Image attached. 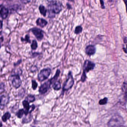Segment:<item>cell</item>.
<instances>
[{"mask_svg": "<svg viewBox=\"0 0 127 127\" xmlns=\"http://www.w3.org/2000/svg\"><path fill=\"white\" fill-rule=\"evenodd\" d=\"M62 10V4L60 1L54 0L53 1L49 3L48 6V17L50 18H53L56 15L59 14Z\"/></svg>", "mask_w": 127, "mask_h": 127, "instance_id": "6da1fadb", "label": "cell"}, {"mask_svg": "<svg viewBox=\"0 0 127 127\" xmlns=\"http://www.w3.org/2000/svg\"><path fill=\"white\" fill-rule=\"evenodd\" d=\"M95 66V63L90 60H86L84 61L83 66V74L80 78V81L82 83H84L86 80L87 73L94 70Z\"/></svg>", "mask_w": 127, "mask_h": 127, "instance_id": "7a4b0ae2", "label": "cell"}, {"mask_svg": "<svg viewBox=\"0 0 127 127\" xmlns=\"http://www.w3.org/2000/svg\"><path fill=\"white\" fill-rule=\"evenodd\" d=\"M74 84V81L72 73L71 71H69L68 72L66 80L63 84L61 95H64L65 92L68 91L69 89H71L73 87Z\"/></svg>", "mask_w": 127, "mask_h": 127, "instance_id": "3957f363", "label": "cell"}, {"mask_svg": "<svg viewBox=\"0 0 127 127\" xmlns=\"http://www.w3.org/2000/svg\"><path fill=\"white\" fill-rule=\"evenodd\" d=\"M124 121L121 116L116 115L113 116L107 123L109 127H120L124 126Z\"/></svg>", "mask_w": 127, "mask_h": 127, "instance_id": "277c9868", "label": "cell"}, {"mask_svg": "<svg viewBox=\"0 0 127 127\" xmlns=\"http://www.w3.org/2000/svg\"><path fill=\"white\" fill-rule=\"evenodd\" d=\"M52 70L50 68H44L41 69L37 75V79L39 82H43L48 79L51 74Z\"/></svg>", "mask_w": 127, "mask_h": 127, "instance_id": "5b68a950", "label": "cell"}, {"mask_svg": "<svg viewBox=\"0 0 127 127\" xmlns=\"http://www.w3.org/2000/svg\"><path fill=\"white\" fill-rule=\"evenodd\" d=\"M52 79L51 78L47 81L44 83L39 87L38 89L39 92L41 94H44L48 91L51 86V85L53 84Z\"/></svg>", "mask_w": 127, "mask_h": 127, "instance_id": "8992f818", "label": "cell"}, {"mask_svg": "<svg viewBox=\"0 0 127 127\" xmlns=\"http://www.w3.org/2000/svg\"><path fill=\"white\" fill-rule=\"evenodd\" d=\"M10 80L13 86L18 88L21 86L22 84V81L18 74L13 75L10 76Z\"/></svg>", "mask_w": 127, "mask_h": 127, "instance_id": "52a82bcc", "label": "cell"}, {"mask_svg": "<svg viewBox=\"0 0 127 127\" xmlns=\"http://www.w3.org/2000/svg\"><path fill=\"white\" fill-rule=\"evenodd\" d=\"M31 31L38 41H41L43 39L44 31L38 28L34 27L31 29Z\"/></svg>", "mask_w": 127, "mask_h": 127, "instance_id": "ba28073f", "label": "cell"}, {"mask_svg": "<svg viewBox=\"0 0 127 127\" xmlns=\"http://www.w3.org/2000/svg\"><path fill=\"white\" fill-rule=\"evenodd\" d=\"M9 97L8 95L3 94L0 96V109L3 110L8 104Z\"/></svg>", "mask_w": 127, "mask_h": 127, "instance_id": "9c48e42d", "label": "cell"}, {"mask_svg": "<svg viewBox=\"0 0 127 127\" xmlns=\"http://www.w3.org/2000/svg\"><path fill=\"white\" fill-rule=\"evenodd\" d=\"M96 51V47L93 45H89L85 48V53L89 56H93Z\"/></svg>", "mask_w": 127, "mask_h": 127, "instance_id": "30bf717a", "label": "cell"}, {"mask_svg": "<svg viewBox=\"0 0 127 127\" xmlns=\"http://www.w3.org/2000/svg\"><path fill=\"white\" fill-rule=\"evenodd\" d=\"M36 25L43 28L45 27L48 24V22L45 19L42 18H39L37 19L36 21Z\"/></svg>", "mask_w": 127, "mask_h": 127, "instance_id": "8fae6325", "label": "cell"}, {"mask_svg": "<svg viewBox=\"0 0 127 127\" xmlns=\"http://www.w3.org/2000/svg\"><path fill=\"white\" fill-rule=\"evenodd\" d=\"M22 105L24 106L25 112V115H27L29 113V111H30V103L27 101L25 100H24L22 101Z\"/></svg>", "mask_w": 127, "mask_h": 127, "instance_id": "7c38bea8", "label": "cell"}, {"mask_svg": "<svg viewBox=\"0 0 127 127\" xmlns=\"http://www.w3.org/2000/svg\"><path fill=\"white\" fill-rule=\"evenodd\" d=\"M8 10L4 7H1L0 9V16L2 18L4 19L7 17L8 15Z\"/></svg>", "mask_w": 127, "mask_h": 127, "instance_id": "4fadbf2b", "label": "cell"}, {"mask_svg": "<svg viewBox=\"0 0 127 127\" xmlns=\"http://www.w3.org/2000/svg\"><path fill=\"white\" fill-rule=\"evenodd\" d=\"M122 94H124L125 101L126 103L127 101V84L125 82L123 83V85L122 86Z\"/></svg>", "mask_w": 127, "mask_h": 127, "instance_id": "5bb4252c", "label": "cell"}, {"mask_svg": "<svg viewBox=\"0 0 127 127\" xmlns=\"http://www.w3.org/2000/svg\"><path fill=\"white\" fill-rule=\"evenodd\" d=\"M33 119L32 116L31 115V113H29L27 115L24 117L22 119V124H26L30 123L32 121Z\"/></svg>", "mask_w": 127, "mask_h": 127, "instance_id": "9a60e30c", "label": "cell"}, {"mask_svg": "<svg viewBox=\"0 0 127 127\" xmlns=\"http://www.w3.org/2000/svg\"><path fill=\"white\" fill-rule=\"evenodd\" d=\"M52 88L55 91H57L60 90L62 88L61 83L60 81H56L52 84Z\"/></svg>", "mask_w": 127, "mask_h": 127, "instance_id": "2e32d148", "label": "cell"}, {"mask_svg": "<svg viewBox=\"0 0 127 127\" xmlns=\"http://www.w3.org/2000/svg\"><path fill=\"white\" fill-rule=\"evenodd\" d=\"M39 10L40 13L43 15L44 17H45L47 15V10L45 8V7L42 4H41L39 7Z\"/></svg>", "mask_w": 127, "mask_h": 127, "instance_id": "e0dca14e", "label": "cell"}, {"mask_svg": "<svg viewBox=\"0 0 127 127\" xmlns=\"http://www.w3.org/2000/svg\"><path fill=\"white\" fill-rule=\"evenodd\" d=\"M35 96L29 94L26 97L25 100L28 101L29 103H33L35 100Z\"/></svg>", "mask_w": 127, "mask_h": 127, "instance_id": "ac0fdd59", "label": "cell"}, {"mask_svg": "<svg viewBox=\"0 0 127 127\" xmlns=\"http://www.w3.org/2000/svg\"><path fill=\"white\" fill-rule=\"evenodd\" d=\"M10 117H11V114L9 112H7L2 116L1 119L4 122H5L10 118Z\"/></svg>", "mask_w": 127, "mask_h": 127, "instance_id": "d6986e66", "label": "cell"}, {"mask_svg": "<svg viewBox=\"0 0 127 127\" xmlns=\"http://www.w3.org/2000/svg\"><path fill=\"white\" fill-rule=\"evenodd\" d=\"M83 29V27L81 25L76 26L75 27V29L74 31L75 34H77V35L80 34L81 33H82Z\"/></svg>", "mask_w": 127, "mask_h": 127, "instance_id": "ffe728a7", "label": "cell"}, {"mask_svg": "<svg viewBox=\"0 0 127 127\" xmlns=\"http://www.w3.org/2000/svg\"><path fill=\"white\" fill-rule=\"evenodd\" d=\"M24 109H21L17 112L16 113V116L19 118L21 119L23 117L24 114H25Z\"/></svg>", "mask_w": 127, "mask_h": 127, "instance_id": "44dd1931", "label": "cell"}, {"mask_svg": "<svg viewBox=\"0 0 127 127\" xmlns=\"http://www.w3.org/2000/svg\"><path fill=\"white\" fill-rule=\"evenodd\" d=\"M38 47V45L37 42L35 40H33L32 41V43L31 45V49L32 50H36L37 49Z\"/></svg>", "mask_w": 127, "mask_h": 127, "instance_id": "7402d4cb", "label": "cell"}, {"mask_svg": "<svg viewBox=\"0 0 127 127\" xmlns=\"http://www.w3.org/2000/svg\"><path fill=\"white\" fill-rule=\"evenodd\" d=\"M108 98L107 97H105L103 99H101L99 100L98 103L100 105H104L107 104L108 102Z\"/></svg>", "mask_w": 127, "mask_h": 127, "instance_id": "603a6c76", "label": "cell"}, {"mask_svg": "<svg viewBox=\"0 0 127 127\" xmlns=\"http://www.w3.org/2000/svg\"><path fill=\"white\" fill-rule=\"evenodd\" d=\"M32 87L33 90H36L38 87V84L35 80H32Z\"/></svg>", "mask_w": 127, "mask_h": 127, "instance_id": "cb8c5ba5", "label": "cell"}, {"mask_svg": "<svg viewBox=\"0 0 127 127\" xmlns=\"http://www.w3.org/2000/svg\"><path fill=\"white\" fill-rule=\"evenodd\" d=\"M21 40L22 42L24 41H25L27 42H28V43H31V41L30 40V37L29 36V35H27L25 37V39H23V38H22Z\"/></svg>", "mask_w": 127, "mask_h": 127, "instance_id": "d4e9b609", "label": "cell"}, {"mask_svg": "<svg viewBox=\"0 0 127 127\" xmlns=\"http://www.w3.org/2000/svg\"><path fill=\"white\" fill-rule=\"evenodd\" d=\"M38 70V67L36 66V65H33L31 66V71L32 73H33V72H36Z\"/></svg>", "mask_w": 127, "mask_h": 127, "instance_id": "484cf974", "label": "cell"}, {"mask_svg": "<svg viewBox=\"0 0 127 127\" xmlns=\"http://www.w3.org/2000/svg\"><path fill=\"white\" fill-rule=\"evenodd\" d=\"M25 90L24 89L22 88L19 91V95L21 96V97H23L25 93Z\"/></svg>", "mask_w": 127, "mask_h": 127, "instance_id": "4316f807", "label": "cell"}, {"mask_svg": "<svg viewBox=\"0 0 127 127\" xmlns=\"http://www.w3.org/2000/svg\"><path fill=\"white\" fill-rule=\"evenodd\" d=\"M35 106L34 104H32L30 106V111H29V113H31L32 111L35 110Z\"/></svg>", "mask_w": 127, "mask_h": 127, "instance_id": "83f0119b", "label": "cell"}, {"mask_svg": "<svg viewBox=\"0 0 127 127\" xmlns=\"http://www.w3.org/2000/svg\"><path fill=\"white\" fill-rule=\"evenodd\" d=\"M42 53H39V52H34V53H32V57L33 58H35V57H36L38 56H39Z\"/></svg>", "mask_w": 127, "mask_h": 127, "instance_id": "f1b7e54d", "label": "cell"}, {"mask_svg": "<svg viewBox=\"0 0 127 127\" xmlns=\"http://www.w3.org/2000/svg\"><path fill=\"white\" fill-rule=\"evenodd\" d=\"M100 3L101 7V9H104L105 8L104 6V0H100Z\"/></svg>", "mask_w": 127, "mask_h": 127, "instance_id": "f546056e", "label": "cell"}, {"mask_svg": "<svg viewBox=\"0 0 127 127\" xmlns=\"http://www.w3.org/2000/svg\"><path fill=\"white\" fill-rule=\"evenodd\" d=\"M5 87V85L3 83L0 84V91H1V92L3 91Z\"/></svg>", "mask_w": 127, "mask_h": 127, "instance_id": "4dcf8cb0", "label": "cell"}, {"mask_svg": "<svg viewBox=\"0 0 127 127\" xmlns=\"http://www.w3.org/2000/svg\"><path fill=\"white\" fill-rule=\"evenodd\" d=\"M66 5V7H67V9H72V8L71 4H69L68 3H67Z\"/></svg>", "mask_w": 127, "mask_h": 127, "instance_id": "1f68e13d", "label": "cell"}, {"mask_svg": "<svg viewBox=\"0 0 127 127\" xmlns=\"http://www.w3.org/2000/svg\"><path fill=\"white\" fill-rule=\"evenodd\" d=\"M32 0H23V2L25 3H30Z\"/></svg>", "mask_w": 127, "mask_h": 127, "instance_id": "d6a6232c", "label": "cell"}, {"mask_svg": "<svg viewBox=\"0 0 127 127\" xmlns=\"http://www.w3.org/2000/svg\"><path fill=\"white\" fill-rule=\"evenodd\" d=\"M124 43L126 44V46H127V40L126 37H125L124 39Z\"/></svg>", "mask_w": 127, "mask_h": 127, "instance_id": "836d02e7", "label": "cell"}, {"mask_svg": "<svg viewBox=\"0 0 127 127\" xmlns=\"http://www.w3.org/2000/svg\"><path fill=\"white\" fill-rule=\"evenodd\" d=\"M2 25H3V24H2V22L0 21V32L1 29H2Z\"/></svg>", "mask_w": 127, "mask_h": 127, "instance_id": "e575fe53", "label": "cell"}, {"mask_svg": "<svg viewBox=\"0 0 127 127\" xmlns=\"http://www.w3.org/2000/svg\"><path fill=\"white\" fill-rule=\"evenodd\" d=\"M124 1L125 3V5H126V9H127V0H124Z\"/></svg>", "mask_w": 127, "mask_h": 127, "instance_id": "d590c367", "label": "cell"}, {"mask_svg": "<svg viewBox=\"0 0 127 127\" xmlns=\"http://www.w3.org/2000/svg\"><path fill=\"white\" fill-rule=\"evenodd\" d=\"M123 49H124V51H125V53H127V49H126V48H123Z\"/></svg>", "mask_w": 127, "mask_h": 127, "instance_id": "8d00e7d4", "label": "cell"}, {"mask_svg": "<svg viewBox=\"0 0 127 127\" xmlns=\"http://www.w3.org/2000/svg\"><path fill=\"white\" fill-rule=\"evenodd\" d=\"M47 1H48L49 3H50V2H52V1H53L54 0H47Z\"/></svg>", "mask_w": 127, "mask_h": 127, "instance_id": "74e56055", "label": "cell"}, {"mask_svg": "<svg viewBox=\"0 0 127 127\" xmlns=\"http://www.w3.org/2000/svg\"><path fill=\"white\" fill-rule=\"evenodd\" d=\"M2 124H1V122H0V127H2Z\"/></svg>", "mask_w": 127, "mask_h": 127, "instance_id": "f35d334b", "label": "cell"}, {"mask_svg": "<svg viewBox=\"0 0 127 127\" xmlns=\"http://www.w3.org/2000/svg\"><path fill=\"white\" fill-rule=\"evenodd\" d=\"M67 0L69 1H72H72H74V0Z\"/></svg>", "mask_w": 127, "mask_h": 127, "instance_id": "ab89813d", "label": "cell"}, {"mask_svg": "<svg viewBox=\"0 0 127 127\" xmlns=\"http://www.w3.org/2000/svg\"></svg>", "mask_w": 127, "mask_h": 127, "instance_id": "60d3db41", "label": "cell"}]
</instances>
